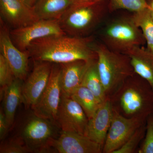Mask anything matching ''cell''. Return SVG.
I'll use <instances>...</instances> for the list:
<instances>
[{"instance_id":"277c9868","label":"cell","mask_w":153,"mask_h":153,"mask_svg":"<svg viewBox=\"0 0 153 153\" xmlns=\"http://www.w3.org/2000/svg\"><path fill=\"white\" fill-rule=\"evenodd\" d=\"M97 64L107 98L109 99L130 76L134 74L128 55L113 52L102 43H94Z\"/></svg>"},{"instance_id":"5bb4252c","label":"cell","mask_w":153,"mask_h":153,"mask_svg":"<svg viewBox=\"0 0 153 153\" xmlns=\"http://www.w3.org/2000/svg\"><path fill=\"white\" fill-rule=\"evenodd\" d=\"M1 19L12 29L26 27L40 20L24 0H0Z\"/></svg>"},{"instance_id":"8992f818","label":"cell","mask_w":153,"mask_h":153,"mask_svg":"<svg viewBox=\"0 0 153 153\" xmlns=\"http://www.w3.org/2000/svg\"><path fill=\"white\" fill-rule=\"evenodd\" d=\"M57 128L54 123L33 113L22 126L21 139L31 153L53 152L51 143L57 138Z\"/></svg>"},{"instance_id":"ba28073f","label":"cell","mask_w":153,"mask_h":153,"mask_svg":"<svg viewBox=\"0 0 153 153\" xmlns=\"http://www.w3.org/2000/svg\"><path fill=\"white\" fill-rule=\"evenodd\" d=\"M12 41L21 51H27L33 41L57 35H66L57 20L40 19L26 27L10 30Z\"/></svg>"},{"instance_id":"83f0119b","label":"cell","mask_w":153,"mask_h":153,"mask_svg":"<svg viewBox=\"0 0 153 153\" xmlns=\"http://www.w3.org/2000/svg\"><path fill=\"white\" fill-rule=\"evenodd\" d=\"M10 127V125L7 120L3 108H1L0 111V139L1 140L4 138L8 132Z\"/></svg>"},{"instance_id":"30bf717a","label":"cell","mask_w":153,"mask_h":153,"mask_svg":"<svg viewBox=\"0 0 153 153\" xmlns=\"http://www.w3.org/2000/svg\"><path fill=\"white\" fill-rule=\"evenodd\" d=\"M88 119L80 105L70 96L61 94L56 124L61 131L84 135Z\"/></svg>"},{"instance_id":"1f68e13d","label":"cell","mask_w":153,"mask_h":153,"mask_svg":"<svg viewBox=\"0 0 153 153\" xmlns=\"http://www.w3.org/2000/svg\"><path fill=\"white\" fill-rule=\"evenodd\" d=\"M76 1H78V0H76Z\"/></svg>"},{"instance_id":"7c38bea8","label":"cell","mask_w":153,"mask_h":153,"mask_svg":"<svg viewBox=\"0 0 153 153\" xmlns=\"http://www.w3.org/2000/svg\"><path fill=\"white\" fill-rule=\"evenodd\" d=\"M53 63L34 60L33 70L22 88V101L27 107L37 103L48 84Z\"/></svg>"},{"instance_id":"d6986e66","label":"cell","mask_w":153,"mask_h":153,"mask_svg":"<svg viewBox=\"0 0 153 153\" xmlns=\"http://www.w3.org/2000/svg\"><path fill=\"white\" fill-rule=\"evenodd\" d=\"M76 0H38L33 10L39 19L58 20Z\"/></svg>"},{"instance_id":"d4e9b609","label":"cell","mask_w":153,"mask_h":153,"mask_svg":"<svg viewBox=\"0 0 153 153\" xmlns=\"http://www.w3.org/2000/svg\"><path fill=\"white\" fill-rule=\"evenodd\" d=\"M137 152L139 153H153V113L147 118L146 134Z\"/></svg>"},{"instance_id":"484cf974","label":"cell","mask_w":153,"mask_h":153,"mask_svg":"<svg viewBox=\"0 0 153 153\" xmlns=\"http://www.w3.org/2000/svg\"><path fill=\"white\" fill-rule=\"evenodd\" d=\"M16 78L10 66L1 54H0V85L1 92L10 85Z\"/></svg>"},{"instance_id":"4316f807","label":"cell","mask_w":153,"mask_h":153,"mask_svg":"<svg viewBox=\"0 0 153 153\" xmlns=\"http://www.w3.org/2000/svg\"><path fill=\"white\" fill-rule=\"evenodd\" d=\"M1 153H31L30 150L21 141H11L1 145Z\"/></svg>"},{"instance_id":"4dcf8cb0","label":"cell","mask_w":153,"mask_h":153,"mask_svg":"<svg viewBox=\"0 0 153 153\" xmlns=\"http://www.w3.org/2000/svg\"><path fill=\"white\" fill-rule=\"evenodd\" d=\"M78 1H103L107 0H78Z\"/></svg>"},{"instance_id":"f546056e","label":"cell","mask_w":153,"mask_h":153,"mask_svg":"<svg viewBox=\"0 0 153 153\" xmlns=\"http://www.w3.org/2000/svg\"><path fill=\"white\" fill-rule=\"evenodd\" d=\"M148 8L153 12V0H148Z\"/></svg>"},{"instance_id":"9c48e42d","label":"cell","mask_w":153,"mask_h":153,"mask_svg":"<svg viewBox=\"0 0 153 153\" xmlns=\"http://www.w3.org/2000/svg\"><path fill=\"white\" fill-rule=\"evenodd\" d=\"M113 110L112 121L103 146V153H114L146 121L141 118L125 117L113 108Z\"/></svg>"},{"instance_id":"f1b7e54d","label":"cell","mask_w":153,"mask_h":153,"mask_svg":"<svg viewBox=\"0 0 153 153\" xmlns=\"http://www.w3.org/2000/svg\"><path fill=\"white\" fill-rule=\"evenodd\" d=\"M24 1L28 6H30L31 7L33 8L36 3L38 1V0H24Z\"/></svg>"},{"instance_id":"6da1fadb","label":"cell","mask_w":153,"mask_h":153,"mask_svg":"<svg viewBox=\"0 0 153 153\" xmlns=\"http://www.w3.org/2000/svg\"><path fill=\"white\" fill-rule=\"evenodd\" d=\"M94 38L66 35L44 37L33 41L27 51L33 60L61 64L76 60L97 59Z\"/></svg>"},{"instance_id":"9a60e30c","label":"cell","mask_w":153,"mask_h":153,"mask_svg":"<svg viewBox=\"0 0 153 153\" xmlns=\"http://www.w3.org/2000/svg\"><path fill=\"white\" fill-rule=\"evenodd\" d=\"M113 112L109 99L102 102L93 116L88 120L84 135L103 147L112 121Z\"/></svg>"},{"instance_id":"8fae6325","label":"cell","mask_w":153,"mask_h":153,"mask_svg":"<svg viewBox=\"0 0 153 153\" xmlns=\"http://www.w3.org/2000/svg\"><path fill=\"white\" fill-rule=\"evenodd\" d=\"M0 51L10 66L16 78L24 80L28 74L27 51H21L11 39L9 26L0 19Z\"/></svg>"},{"instance_id":"7402d4cb","label":"cell","mask_w":153,"mask_h":153,"mask_svg":"<svg viewBox=\"0 0 153 153\" xmlns=\"http://www.w3.org/2000/svg\"><path fill=\"white\" fill-rule=\"evenodd\" d=\"M70 97L80 105L88 120L93 116L101 104L92 92L82 85L78 88Z\"/></svg>"},{"instance_id":"ffe728a7","label":"cell","mask_w":153,"mask_h":153,"mask_svg":"<svg viewBox=\"0 0 153 153\" xmlns=\"http://www.w3.org/2000/svg\"><path fill=\"white\" fill-rule=\"evenodd\" d=\"M81 85L88 88L101 103L108 99L105 95L99 74L97 60H93L91 63L85 73Z\"/></svg>"},{"instance_id":"44dd1931","label":"cell","mask_w":153,"mask_h":153,"mask_svg":"<svg viewBox=\"0 0 153 153\" xmlns=\"http://www.w3.org/2000/svg\"><path fill=\"white\" fill-rule=\"evenodd\" d=\"M133 19L142 31L146 42L147 49L153 53V12L147 8L132 13Z\"/></svg>"},{"instance_id":"2e32d148","label":"cell","mask_w":153,"mask_h":153,"mask_svg":"<svg viewBox=\"0 0 153 153\" xmlns=\"http://www.w3.org/2000/svg\"><path fill=\"white\" fill-rule=\"evenodd\" d=\"M93 61L76 60L60 64L61 94L71 96L81 86L88 68Z\"/></svg>"},{"instance_id":"52a82bcc","label":"cell","mask_w":153,"mask_h":153,"mask_svg":"<svg viewBox=\"0 0 153 153\" xmlns=\"http://www.w3.org/2000/svg\"><path fill=\"white\" fill-rule=\"evenodd\" d=\"M61 96L60 66V64L53 63L48 84L37 103L31 107L33 113L56 125Z\"/></svg>"},{"instance_id":"3957f363","label":"cell","mask_w":153,"mask_h":153,"mask_svg":"<svg viewBox=\"0 0 153 153\" xmlns=\"http://www.w3.org/2000/svg\"><path fill=\"white\" fill-rule=\"evenodd\" d=\"M109 14L108 0L103 1H78L57 21L66 35L85 37L91 36Z\"/></svg>"},{"instance_id":"4fadbf2b","label":"cell","mask_w":153,"mask_h":153,"mask_svg":"<svg viewBox=\"0 0 153 153\" xmlns=\"http://www.w3.org/2000/svg\"><path fill=\"white\" fill-rule=\"evenodd\" d=\"M51 147L59 153H102L103 147L84 135L61 131L52 140Z\"/></svg>"},{"instance_id":"ac0fdd59","label":"cell","mask_w":153,"mask_h":153,"mask_svg":"<svg viewBox=\"0 0 153 153\" xmlns=\"http://www.w3.org/2000/svg\"><path fill=\"white\" fill-rule=\"evenodd\" d=\"M23 80L16 78L10 85L1 92L3 98V110L10 126L13 125L18 107L23 100Z\"/></svg>"},{"instance_id":"7a4b0ae2","label":"cell","mask_w":153,"mask_h":153,"mask_svg":"<svg viewBox=\"0 0 153 153\" xmlns=\"http://www.w3.org/2000/svg\"><path fill=\"white\" fill-rule=\"evenodd\" d=\"M113 108L127 118L147 120L153 113V89L136 73L129 77L109 99Z\"/></svg>"},{"instance_id":"cb8c5ba5","label":"cell","mask_w":153,"mask_h":153,"mask_svg":"<svg viewBox=\"0 0 153 153\" xmlns=\"http://www.w3.org/2000/svg\"><path fill=\"white\" fill-rule=\"evenodd\" d=\"M146 132V123L137 129L123 146L114 153L136 152L137 148L144 138Z\"/></svg>"},{"instance_id":"603a6c76","label":"cell","mask_w":153,"mask_h":153,"mask_svg":"<svg viewBox=\"0 0 153 153\" xmlns=\"http://www.w3.org/2000/svg\"><path fill=\"white\" fill-rule=\"evenodd\" d=\"M148 1V0H108L109 13L111 14L120 10L136 13L147 8Z\"/></svg>"},{"instance_id":"e0dca14e","label":"cell","mask_w":153,"mask_h":153,"mask_svg":"<svg viewBox=\"0 0 153 153\" xmlns=\"http://www.w3.org/2000/svg\"><path fill=\"white\" fill-rule=\"evenodd\" d=\"M135 73L144 78L153 89V53L143 46L134 47L127 52Z\"/></svg>"},{"instance_id":"5b68a950","label":"cell","mask_w":153,"mask_h":153,"mask_svg":"<svg viewBox=\"0 0 153 153\" xmlns=\"http://www.w3.org/2000/svg\"><path fill=\"white\" fill-rule=\"evenodd\" d=\"M101 43L113 52L126 54L135 47L146 44L142 31L131 14L114 17L107 22L100 32Z\"/></svg>"}]
</instances>
